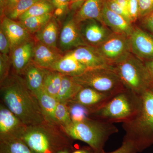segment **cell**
<instances>
[{
  "label": "cell",
  "instance_id": "obj_1",
  "mask_svg": "<svg viewBox=\"0 0 153 153\" xmlns=\"http://www.w3.org/2000/svg\"><path fill=\"white\" fill-rule=\"evenodd\" d=\"M2 82L1 93L6 106L27 126L47 122L37 97L19 75L8 76Z\"/></svg>",
  "mask_w": 153,
  "mask_h": 153
},
{
  "label": "cell",
  "instance_id": "obj_2",
  "mask_svg": "<svg viewBox=\"0 0 153 153\" xmlns=\"http://www.w3.org/2000/svg\"><path fill=\"white\" fill-rule=\"evenodd\" d=\"M140 97L138 112L122 125L126 132L123 139L131 142L139 152L153 144V89H148Z\"/></svg>",
  "mask_w": 153,
  "mask_h": 153
},
{
  "label": "cell",
  "instance_id": "obj_3",
  "mask_svg": "<svg viewBox=\"0 0 153 153\" xmlns=\"http://www.w3.org/2000/svg\"><path fill=\"white\" fill-rule=\"evenodd\" d=\"M63 128L71 138L87 144L94 153L104 152L108 140L118 132V129L114 123L91 118L79 122H72Z\"/></svg>",
  "mask_w": 153,
  "mask_h": 153
},
{
  "label": "cell",
  "instance_id": "obj_4",
  "mask_svg": "<svg viewBox=\"0 0 153 153\" xmlns=\"http://www.w3.org/2000/svg\"><path fill=\"white\" fill-rule=\"evenodd\" d=\"M140 104V97L125 89L114 96L91 116L111 123H123L130 120L137 114Z\"/></svg>",
  "mask_w": 153,
  "mask_h": 153
},
{
  "label": "cell",
  "instance_id": "obj_5",
  "mask_svg": "<svg viewBox=\"0 0 153 153\" xmlns=\"http://www.w3.org/2000/svg\"><path fill=\"white\" fill-rule=\"evenodd\" d=\"M111 67L125 88L136 95L141 97L152 88L150 76L145 62L131 54Z\"/></svg>",
  "mask_w": 153,
  "mask_h": 153
},
{
  "label": "cell",
  "instance_id": "obj_6",
  "mask_svg": "<svg viewBox=\"0 0 153 153\" xmlns=\"http://www.w3.org/2000/svg\"><path fill=\"white\" fill-rule=\"evenodd\" d=\"M45 123L27 126L19 138L35 153H57L70 147V142L66 137L52 128L47 127Z\"/></svg>",
  "mask_w": 153,
  "mask_h": 153
},
{
  "label": "cell",
  "instance_id": "obj_7",
  "mask_svg": "<svg viewBox=\"0 0 153 153\" xmlns=\"http://www.w3.org/2000/svg\"><path fill=\"white\" fill-rule=\"evenodd\" d=\"M74 81L82 87H88L114 96L126 89L111 66L88 69L78 76H72Z\"/></svg>",
  "mask_w": 153,
  "mask_h": 153
},
{
  "label": "cell",
  "instance_id": "obj_8",
  "mask_svg": "<svg viewBox=\"0 0 153 153\" xmlns=\"http://www.w3.org/2000/svg\"><path fill=\"white\" fill-rule=\"evenodd\" d=\"M94 47L110 65L118 63L131 54L129 37L114 33Z\"/></svg>",
  "mask_w": 153,
  "mask_h": 153
},
{
  "label": "cell",
  "instance_id": "obj_9",
  "mask_svg": "<svg viewBox=\"0 0 153 153\" xmlns=\"http://www.w3.org/2000/svg\"><path fill=\"white\" fill-rule=\"evenodd\" d=\"M58 41L59 49L61 52L88 45L82 38L79 24L75 21L73 16L68 17L63 23Z\"/></svg>",
  "mask_w": 153,
  "mask_h": 153
},
{
  "label": "cell",
  "instance_id": "obj_10",
  "mask_svg": "<svg viewBox=\"0 0 153 153\" xmlns=\"http://www.w3.org/2000/svg\"><path fill=\"white\" fill-rule=\"evenodd\" d=\"M131 52L146 61L153 60V38L139 28H134L129 36Z\"/></svg>",
  "mask_w": 153,
  "mask_h": 153
},
{
  "label": "cell",
  "instance_id": "obj_11",
  "mask_svg": "<svg viewBox=\"0 0 153 153\" xmlns=\"http://www.w3.org/2000/svg\"><path fill=\"white\" fill-rule=\"evenodd\" d=\"M66 54L72 56L88 69L108 67L111 66L99 53L95 47L80 46Z\"/></svg>",
  "mask_w": 153,
  "mask_h": 153
},
{
  "label": "cell",
  "instance_id": "obj_12",
  "mask_svg": "<svg viewBox=\"0 0 153 153\" xmlns=\"http://www.w3.org/2000/svg\"><path fill=\"white\" fill-rule=\"evenodd\" d=\"M82 38L88 45L96 47L113 33L104 25L95 20H88L79 23Z\"/></svg>",
  "mask_w": 153,
  "mask_h": 153
},
{
  "label": "cell",
  "instance_id": "obj_13",
  "mask_svg": "<svg viewBox=\"0 0 153 153\" xmlns=\"http://www.w3.org/2000/svg\"><path fill=\"white\" fill-rule=\"evenodd\" d=\"M27 127L7 107L1 105L0 138H19Z\"/></svg>",
  "mask_w": 153,
  "mask_h": 153
},
{
  "label": "cell",
  "instance_id": "obj_14",
  "mask_svg": "<svg viewBox=\"0 0 153 153\" xmlns=\"http://www.w3.org/2000/svg\"><path fill=\"white\" fill-rule=\"evenodd\" d=\"M0 27L2 28L10 40L11 51L20 44L33 39L32 35L19 21L4 16L1 18Z\"/></svg>",
  "mask_w": 153,
  "mask_h": 153
},
{
  "label": "cell",
  "instance_id": "obj_15",
  "mask_svg": "<svg viewBox=\"0 0 153 153\" xmlns=\"http://www.w3.org/2000/svg\"><path fill=\"white\" fill-rule=\"evenodd\" d=\"M102 23L113 33L129 37L134 28L131 22L110 10L104 2L102 12Z\"/></svg>",
  "mask_w": 153,
  "mask_h": 153
},
{
  "label": "cell",
  "instance_id": "obj_16",
  "mask_svg": "<svg viewBox=\"0 0 153 153\" xmlns=\"http://www.w3.org/2000/svg\"><path fill=\"white\" fill-rule=\"evenodd\" d=\"M35 44V39L33 38L11 50L10 54L11 63L17 74L23 73L33 60Z\"/></svg>",
  "mask_w": 153,
  "mask_h": 153
},
{
  "label": "cell",
  "instance_id": "obj_17",
  "mask_svg": "<svg viewBox=\"0 0 153 153\" xmlns=\"http://www.w3.org/2000/svg\"><path fill=\"white\" fill-rule=\"evenodd\" d=\"M114 96L88 87H82L71 101L82 105L92 111L104 105Z\"/></svg>",
  "mask_w": 153,
  "mask_h": 153
},
{
  "label": "cell",
  "instance_id": "obj_18",
  "mask_svg": "<svg viewBox=\"0 0 153 153\" xmlns=\"http://www.w3.org/2000/svg\"><path fill=\"white\" fill-rule=\"evenodd\" d=\"M63 55L59 48L49 47L35 40L33 61L39 67L49 69Z\"/></svg>",
  "mask_w": 153,
  "mask_h": 153
},
{
  "label": "cell",
  "instance_id": "obj_19",
  "mask_svg": "<svg viewBox=\"0 0 153 153\" xmlns=\"http://www.w3.org/2000/svg\"><path fill=\"white\" fill-rule=\"evenodd\" d=\"M104 2V0H86L73 16L74 20L78 24L88 20H95L102 23Z\"/></svg>",
  "mask_w": 153,
  "mask_h": 153
},
{
  "label": "cell",
  "instance_id": "obj_20",
  "mask_svg": "<svg viewBox=\"0 0 153 153\" xmlns=\"http://www.w3.org/2000/svg\"><path fill=\"white\" fill-rule=\"evenodd\" d=\"M88 69L72 56L65 54L55 62L50 69L63 75L71 76H78Z\"/></svg>",
  "mask_w": 153,
  "mask_h": 153
},
{
  "label": "cell",
  "instance_id": "obj_21",
  "mask_svg": "<svg viewBox=\"0 0 153 153\" xmlns=\"http://www.w3.org/2000/svg\"><path fill=\"white\" fill-rule=\"evenodd\" d=\"M59 35V23L56 18L53 16L41 30L34 35V37L36 41L44 45L57 48Z\"/></svg>",
  "mask_w": 153,
  "mask_h": 153
},
{
  "label": "cell",
  "instance_id": "obj_22",
  "mask_svg": "<svg viewBox=\"0 0 153 153\" xmlns=\"http://www.w3.org/2000/svg\"><path fill=\"white\" fill-rule=\"evenodd\" d=\"M47 69L39 67L32 60L23 71L27 86L33 94L43 88Z\"/></svg>",
  "mask_w": 153,
  "mask_h": 153
},
{
  "label": "cell",
  "instance_id": "obj_23",
  "mask_svg": "<svg viewBox=\"0 0 153 153\" xmlns=\"http://www.w3.org/2000/svg\"><path fill=\"white\" fill-rule=\"evenodd\" d=\"M34 94L37 97L46 120L51 123H55V112L58 102L57 99L50 95L43 88Z\"/></svg>",
  "mask_w": 153,
  "mask_h": 153
},
{
  "label": "cell",
  "instance_id": "obj_24",
  "mask_svg": "<svg viewBox=\"0 0 153 153\" xmlns=\"http://www.w3.org/2000/svg\"><path fill=\"white\" fill-rule=\"evenodd\" d=\"M82 88V86L74 81L72 76L63 75L56 99L59 102L66 103L74 98Z\"/></svg>",
  "mask_w": 153,
  "mask_h": 153
},
{
  "label": "cell",
  "instance_id": "obj_25",
  "mask_svg": "<svg viewBox=\"0 0 153 153\" xmlns=\"http://www.w3.org/2000/svg\"><path fill=\"white\" fill-rule=\"evenodd\" d=\"M0 153H35L19 137L0 138Z\"/></svg>",
  "mask_w": 153,
  "mask_h": 153
},
{
  "label": "cell",
  "instance_id": "obj_26",
  "mask_svg": "<svg viewBox=\"0 0 153 153\" xmlns=\"http://www.w3.org/2000/svg\"><path fill=\"white\" fill-rule=\"evenodd\" d=\"M63 76L57 71L47 69L43 83L44 90L56 98L60 90Z\"/></svg>",
  "mask_w": 153,
  "mask_h": 153
},
{
  "label": "cell",
  "instance_id": "obj_27",
  "mask_svg": "<svg viewBox=\"0 0 153 153\" xmlns=\"http://www.w3.org/2000/svg\"><path fill=\"white\" fill-rule=\"evenodd\" d=\"M53 16V13L38 16L30 17L19 21L31 35H35L41 30Z\"/></svg>",
  "mask_w": 153,
  "mask_h": 153
},
{
  "label": "cell",
  "instance_id": "obj_28",
  "mask_svg": "<svg viewBox=\"0 0 153 153\" xmlns=\"http://www.w3.org/2000/svg\"><path fill=\"white\" fill-rule=\"evenodd\" d=\"M55 8L49 0H41L36 3L25 13L22 15L17 21H21L30 17L38 16L51 13Z\"/></svg>",
  "mask_w": 153,
  "mask_h": 153
},
{
  "label": "cell",
  "instance_id": "obj_29",
  "mask_svg": "<svg viewBox=\"0 0 153 153\" xmlns=\"http://www.w3.org/2000/svg\"><path fill=\"white\" fill-rule=\"evenodd\" d=\"M67 102L72 122H79L90 118L92 111L88 108L71 100Z\"/></svg>",
  "mask_w": 153,
  "mask_h": 153
},
{
  "label": "cell",
  "instance_id": "obj_30",
  "mask_svg": "<svg viewBox=\"0 0 153 153\" xmlns=\"http://www.w3.org/2000/svg\"><path fill=\"white\" fill-rule=\"evenodd\" d=\"M55 123L66 126L72 123L70 113L66 103L59 102L55 112Z\"/></svg>",
  "mask_w": 153,
  "mask_h": 153
},
{
  "label": "cell",
  "instance_id": "obj_31",
  "mask_svg": "<svg viewBox=\"0 0 153 153\" xmlns=\"http://www.w3.org/2000/svg\"><path fill=\"white\" fill-rule=\"evenodd\" d=\"M41 0H21L6 17L12 20L18 21L19 17L25 13L36 3Z\"/></svg>",
  "mask_w": 153,
  "mask_h": 153
},
{
  "label": "cell",
  "instance_id": "obj_32",
  "mask_svg": "<svg viewBox=\"0 0 153 153\" xmlns=\"http://www.w3.org/2000/svg\"><path fill=\"white\" fill-rule=\"evenodd\" d=\"M11 63L10 55L0 54V79L2 82L9 76Z\"/></svg>",
  "mask_w": 153,
  "mask_h": 153
},
{
  "label": "cell",
  "instance_id": "obj_33",
  "mask_svg": "<svg viewBox=\"0 0 153 153\" xmlns=\"http://www.w3.org/2000/svg\"><path fill=\"white\" fill-rule=\"evenodd\" d=\"M54 7L57 16L63 15L70 9V0H49Z\"/></svg>",
  "mask_w": 153,
  "mask_h": 153
},
{
  "label": "cell",
  "instance_id": "obj_34",
  "mask_svg": "<svg viewBox=\"0 0 153 153\" xmlns=\"http://www.w3.org/2000/svg\"><path fill=\"white\" fill-rule=\"evenodd\" d=\"M128 13L132 23L139 18L138 0H128Z\"/></svg>",
  "mask_w": 153,
  "mask_h": 153
},
{
  "label": "cell",
  "instance_id": "obj_35",
  "mask_svg": "<svg viewBox=\"0 0 153 153\" xmlns=\"http://www.w3.org/2000/svg\"><path fill=\"white\" fill-rule=\"evenodd\" d=\"M104 1L110 10L116 13L123 17L131 23L127 12H126L115 0H104Z\"/></svg>",
  "mask_w": 153,
  "mask_h": 153
},
{
  "label": "cell",
  "instance_id": "obj_36",
  "mask_svg": "<svg viewBox=\"0 0 153 153\" xmlns=\"http://www.w3.org/2000/svg\"><path fill=\"white\" fill-rule=\"evenodd\" d=\"M0 52L1 54L10 55L11 44L7 36L2 28L0 27Z\"/></svg>",
  "mask_w": 153,
  "mask_h": 153
},
{
  "label": "cell",
  "instance_id": "obj_37",
  "mask_svg": "<svg viewBox=\"0 0 153 153\" xmlns=\"http://www.w3.org/2000/svg\"><path fill=\"white\" fill-rule=\"evenodd\" d=\"M21 0H0L1 19L6 16Z\"/></svg>",
  "mask_w": 153,
  "mask_h": 153
},
{
  "label": "cell",
  "instance_id": "obj_38",
  "mask_svg": "<svg viewBox=\"0 0 153 153\" xmlns=\"http://www.w3.org/2000/svg\"><path fill=\"white\" fill-rule=\"evenodd\" d=\"M139 18H144L153 11V0H138Z\"/></svg>",
  "mask_w": 153,
  "mask_h": 153
},
{
  "label": "cell",
  "instance_id": "obj_39",
  "mask_svg": "<svg viewBox=\"0 0 153 153\" xmlns=\"http://www.w3.org/2000/svg\"><path fill=\"white\" fill-rule=\"evenodd\" d=\"M138 151L135 145L130 141L123 139L121 146L113 152L102 153H138Z\"/></svg>",
  "mask_w": 153,
  "mask_h": 153
},
{
  "label": "cell",
  "instance_id": "obj_40",
  "mask_svg": "<svg viewBox=\"0 0 153 153\" xmlns=\"http://www.w3.org/2000/svg\"><path fill=\"white\" fill-rule=\"evenodd\" d=\"M144 19L146 27L153 34V11L145 17Z\"/></svg>",
  "mask_w": 153,
  "mask_h": 153
},
{
  "label": "cell",
  "instance_id": "obj_41",
  "mask_svg": "<svg viewBox=\"0 0 153 153\" xmlns=\"http://www.w3.org/2000/svg\"><path fill=\"white\" fill-rule=\"evenodd\" d=\"M86 0H73L70 6V9L73 11L78 10Z\"/></svg>",
  "mask_w": 153,
  "mask_h": 153
},
{
  "label": "cell",
  "instance_id": "obj_42",
  "mask_svg": "<svg viewBox=\"0 0 153 153\" xmlns=\"http://www.w3.org/2000/svg\"><path fill=\"white\" fill-rule=\"evenodd\" d=\"M145 63L150 76L152 82V88L153 89V60L145 61Z\"/></svg>",
  "mask_w": 153,
  "mask_h": 153
},
{
  "label": "cell",
  "instance_id": "obj_43",
  "mask_svg": "<svg viewBox=\"0 0 153 153\" xmlns=\"http://www.w3.org/2000/svg\"><path fill=\"white\" fill-rule=\"evenodd\" d=\"M128 13V0H115Z\"/></svg>",
  "mask_w": 153,
  "mask_h": 153
},
{
  "label": "cell",
  "instance_id": "obj_44",
  "mask_svg": "<svg viewBox=\"0 0 153 153\" xmlns=\"http://www.w3.org/2000/svg\"><path fill=\"white\" fill-rule=\"evenodd\" d=\"M72 153H91V152H90L89 151L87 150L82 149L75 151Z\"/></svg>",
  "mask_w": 153,
  "mask_h": 153
},
{
  "label": "cell",
  "instance_id": "obj_45",
  "mask_svg": "<svg viewBox=\"0 0 153 153\" xmlns=\"http://www.w3.org/2000/svg\"><path fill=\"white\" fill-rule=\"evenodd\" d=\"M57 153H68V152H67L66 150H62L60 151V152H58Z\"/></svg>",
  "mask_w": 153,
  "mask_h": 153
},
{
  "label": "cell",
  "instance_id": "obj_46",
  "mask_svg": "<svg viewBox=\"0 0 153 153\" xmlns=\"http://www.w3.org/2000/svg\"><path fill=\"white\" fill-rule=\"evenodd\" d=\"M72 1H73V0H70V1H71V2H72ZM71 4H70V5H71Z\"/></svg>",
  "mask_w": 153,
  "mask_h": 153
}]
</instances>
